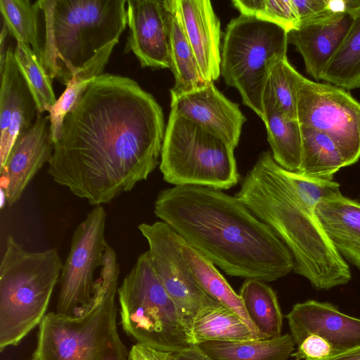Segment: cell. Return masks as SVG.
<instances>
[{"label": "cell", "mask_w": 360, "mask_h": 360, "mask_svg": "<svg viewBox=\"0 0 360 360\" xmlns=\"http://www.w3.org/2000/svg\"><path fill=\"white\" fill-rule=\"evenodd\" d=\"M161 106L134 79L101 74L64 119L48 173L92 205L109 203L160 165Z\"/></svg>", "instance_id": "cell-1"}, {"label": "cell", "mask_w": 360, "mask_h": 360, "mask_svg": "<svg viewBox=\"0 0 360 360\" xmlns=\"http://www.w3.org/2000/svg\"><path fill=\"white\" fill-rule=\"evenodd\" d=\"M154 214L231 276L271 282L294 271L290 251L272 229L221 190L165 188L157 195Z\"/></svg>", "instance_id": "cell-2"}, {"label": "cell", "mask_w": 360, "mask_h": 360, "mask_svg": "<svg viewBox=\"0 0 360 360\" xmlns=\"http://www.w3.org/2000/svg\"><path fill=\"white\" fill-rule=\"evenodd\" d=\"M235 196L281 239L294 258V271L313 287L328 290L349 282V265L269 151L260 154Z\"/></svg>", "instance_id": "cell-3"}, {"label": "cell", "mask_w": 360, "mask_h": 360, "mask_svg": "<svg viewBox=\"0 0 360 360\" xmlns=\"http://www.w3.org/2000/svg\"><path fill=\"white\" fill-rule=\"evenodd\" d=\"M120 264L108 244L92 299L79 315L47 313L30 360H129L117 328Z\"/></svg>", "instance_id": "cell-4"}, {"label": "cell", "mask_w": 360, "mask_h": 360, "mask_svg": "<svg viewBox=\"0 0 360 360\" xmlns=\"http://www.w3.org/2000/svg\"><path fill=\"white\" fill-rule=\"evenodd\" d=\"M45 22L42 65L67 85L127 24L126 0H38Z\"/></svg>", "instance_id": "cell-5"}, {"label": "cell", "mask_w": 360, "mask_h": 360, "mask_svg": "<svg viewBox=\"0 0 360 360\" xmlns=\"http://www.w3.org/2000/svg\"><path fill=\"white\" fill-rule=\"evenodd\" d=\"M0 264V351L17 346L46 314L63 262L55 249L29 252L6 237Z\"/></svg>", "instance_id": "cell-6"}, {"label": "cell", "mask_w": 360, "mask_h": 360, "mask_svg": "<svg viewBox=\"0 0 360 360\" xmlns=\"http://www.w3.org/2000/svg\"><path fill=\"white\" fill-rule=\"evenodd\" d=\"M117 296L122 329L137 343L172 353L195 346L148 251L137 257L118 288Z\"/></svg>", "instance_id": "cell-7"}, {"label": "cell", "mask_w": 360, "mask_h": 360, "mask_svg": "<svg viewBox=\"0 0 360 360\" xmlns=\"http://www.w3.org/2000/svg\"><path fill=\"white\" fill-rule=\"evenodd\" d=\"M234 149L171 109L159 168L174 186L227 190L240 179Z\"/></svg>", "instance_id": "cell-8"}, {"label": "cell", "mask_w": 360, "mask_h": 360, "mask_svg": "<svg viewBox=\"0 0 360 360\" xmlns=\"http://www.w3.org/2000/svg\"><path fill=\"white\" fill-rule=\"evenodd\" d=\"M288 44L285 29L254 16L240 14L229 22L224 33L220 75L262 120L268 75L276 60L287 57Z\"/></svg>", "instance_id": "cell-9"}, {"label": "cell", "mask_w": 360, "mask_h": 360, "mask_svg": "<svg viewBox=\"0 0 360 360\" xmlns=\"http://www.w3.org/2000/svg\"><path fill=\"white\" fill-rule=\"evenodd\" d=\"M297 120L301 125L328 135L339 148L345 167L360 158V103L345 89L300 75Z\"/></svg>", "instance_id": "cell-10"}, {"label": "cell", "mask_w": 360, "mask_h": 360, "mask_svg": "<svg viewBox=\"0 0 360 360\" xmlns=\"http://www.w3.org/2000/svg\"><path fill=\"white\" fill-rule=\"evenodd\" d=\"M138 229L148 242L153 267L192 338L198 317L220 302L208 295L195 279L179 251L176 233L168 224L162 221L142 223Z\"/></svg>", "instance_id": "cell-11"}, {"label": "cell", "mask_w": 360, "mask_h": 360, "mask_svg": "<svg viewBox=\"0 0 360 360\" xmlns=\"http://www.w3.org/2000/svg\"><path fill=\"white\" fill-rule=\"evenodd\" d=\"M105 223L104 207L96 205L74 231L58 282L57 313L76 316L90 303L96 282L94 274L103 264L108 244Z\"/></svg>", "instance_id": "cell-12"}, {"label": "cell", "mask_w": 360, "mask_h": 360, "mask_svg": "<svg viewBox=\"0 0 360 360\" xmlns=\"http://www.w3.org/2000/svg\"><path fill=\"white\" fill-rule=\"evenodd\" d=\"M171 95V109L235 148L246 118L237 103L231 101L209 82L202 87Z\"/></svg>", "instance_id": "cell-13"}, {"label": "cell", "mask_w": 360, "mask_h": 360, "mask_svg": "<svg viewBox=\"0 0 360 360\" xmlns=\"http://www.w3.org/2000/svg\"><path fill=\"white\" fill-rule=\"evenodd\" d=\"M53 150L49 116L37 113L32 126L18 136L0 169L1 189L8 206L20 200L31 180L50 162Z\"/></svg>", "instance_id": "cell-14"}, {"label": "cell", "mask_w": 360, "mask_h": 360, "mask_svg": "<svg viewBox=\"0 0 360 360\" xmlns=\"http://www.w3.org/2000/svg\"><path fill=\"white\" fill-rule=\"evenodd\" d=\"M129 35L125 51L142 68H170L168 14L165 1L128 0Z\"/></svg>", "instance_id": "cell-15"}, {"label": "cell", "mask_w": 360, "mask_h": 360, "mask_svg": "<svg viewBox=\"0 0 360 360\" xmlns=\"http://www.w3.org/2000/svg\"><path fill=\"white\" fill-rule=\"evenodd\" d=\"M286 319L297 346L311 334L326 340L332 353L360 345V319L342 313L330 302L309 300L297 303Z\"/></svg>", "instance_id": "cell-16"}, {"label": "cell", "mask_w": 360, "mask_h": 360, "mask_svg": "<svg viewBox=\"0 0 360 360\" xmlns=\"http://www.w3.org/2000/svg\"><path fill=\"white\" fill-rule=\"evenodd\" d=\"M1 73L0 169L19 136L34 124L37 108L35 101L17 65L14 50L7 48Z\"/></svg>", "instance_id": "cell-17"}, {"label": "cell", "mask_w": 360, "mask_h": 360, "mask_svg": "<svg viewBox=\"0 0 360 360\" xmlns=\"http://www.w3.org/2000/svg\"><path fill=\"white\" fill-rule=\"evenodd\" d=\"M353 16L347 12L331 10L314 19L303 22L288 32V41L301 54L305 70L316 81L321 80L326 66L342 43Z\"/></svg>", "instance_id": "cell-18"}, {"label": "cell", "mask_w": 360, "mask_h": 360, "mask_svg": "<svg viewBox=\"0 0 360 360\" xmlns=\"http://www.w3.org/2000/svg\"><path fill=\"white\" fill-rule=\"evenodd\" d=\"M183 24L206 82L220 76V21L208 0H179Z\"/></svg>", "instance_id": "cell-19"}, {"label": "cell", "mask_w": 360, "mask_h": 360, "mask_svg": "<svg viewBox=\"0 0 360 360\" xmlns=\"http://www.w3.org/2000/svg\"><path fill=\"white\" fill-rule=\"evenodd\" d=\"M315 212L341 257L360 270V202L340 192L322 200Z\"/></svg>", "instance_id": "cell-20"}, {"label": "cell", "mask_w": 360, "mask_h": 360, "mask_svg": "<svg viewBox=\"0 0 360 360\" xmlns=\"http://www.w3.org/2000/svg\"><path fill=\"white\" fill-rule=\"evenodd\" d=\"M168 14L170 70L174 85L170 94H181L202 87V77L195 54L184 30L179 0H165Z\"/></svg>", "instance_id": "cell-21"}, {"label": "cell", "mask_w": 360, "mask_h": 360, "mask_svg": "<svg viewBox=\"0 0 360 360\" xmlns=\"http://www.w3.org/2000/svg\"><path fill=\"white\" fill-rule=\"evenodd\" d=\"M175 238L186 265L205 292L236 312L257 334L240 295L233 290L214 265L176 233Z\"/></svg>", "instance_id": "cell-22"}, {"label": "cell", "mask_w": 360, "mask_h": 360, "mask_svg": "<svg viewBox=\"0 0 360 360\" xmlns=\"http://www.w3.org/2000/svg\"><path fill=\"white\" fill-rule=\"evenodd\" d=\"M197 346L214 360H288L295 344L290 333L268 340H210Z\"/></svg>", "instance_id": "cell-23"}, {"label": "cell", "mask_w": 360, "mask_h": 360, "mask_svg": "<svg viewBox=\"0 0 360 360\" xmlns=\"http://www.w3.org/2000/svg\"><path fill=\"white\" fill-rule=\"evenodd\" d=\"M239 295L258 340L281 336L283 314L275 291L264 281L246 279Z\"/></svg>", "instance_id": "cell-24"}, {"label": "cell", "mask_w": 360, "mask_h": 360, "mask_svg": "<svg viewBox=\"0 0 360 360\" xmlns=\"http://www.w3.org/2000/svg\"><path fill=\"white\" fill-rule=\"evenodd\" d=\"M267 140L275 162L289 172H297L301 164L302 127L271 106L264 107Z\"/></svg>", "instance_id": "cell-25"}, {"label": "cell", "mask_w": 360, "mask_h": 360, "mask_svg": "<svg viewBox=\"0 0 360 360\" xmlns=\"http://www.w3.org/2000/svg\"><path fill=\"white\" fill-rule=\"evenodd\" d=\"M119 40H115L102 49L78 70L66 85V89L56 103L48 110L51 123V137L55 143L60 139L66 115L85 91L89 84L103 74L112 50Z\"/></svg>", "instance_id": "cell-26"}, {"label": "cell", "mask_w": 360, "mask_h": 360, "mask_svg": "<svg viewBox=\"0 0 360 360\" xmlns=\"http://www.w3.org/2000/svg\"><path fill=\"white\" fill-rule=\"evenodd\" d=\"M300 174L333 180L334 174L345 167L342 155L333 140L315 129L301 125Z\"/></svg>", "instance_id": "cell-27"}, {"label": "cell", "mask_w": 360, "mask_h": 360, "mask_svg": "<svg viewBox=\"0 0 360 360\" xmlns=\"http://www.w3.org/2000/svg\"><path fill=\"white\" fill-rule=\"evenodd\" d=\"M340 48L324 70L321 80L343 89L360 88V6Z\"/></svg>", "instance_id": "cell-28"}, {"label": "cell", "mask_w": 360, "mask_h": 360, "mask_svg": "<svg viewBox=\"0 0 360 360\" xmlns=\"http://www.w3.org/2000/svg\"><path fill=\"white\" fill-rule=\"evenodd\" d=\"M191 337L195 345L210 340H258L257 334L236 312L221 303L198 317Z\"/></svg>", "instance_id": "cell-29"}, {"label": "cell", "mask_w": 360, "mask_h": 360, "mask_svg": "<svg viewBox=\"0 0 360 360\" xmlns=\"http://www.w3.org/2000/svg\"><path fill=\"white\" fill-rule=\"evenodd\" d=\"M0 11L8 34L29 45L41 63L43 45L39 39V1L0 0ZM42 64V63H41Z\"/></svg>", "instance_id": "cell-30"}, {"label": "cell", "mask_w": 360, "mask_h": 360, "mask_svg": "<svg viewBox=\"0 0 360 360\" xmlns=\"http://www.w3.org/2000/svg\"><path fill=\"white\" fill-rule=\"evenodd\" d=\"M300 76L287 57L276 60L269 70L264 86L263 108L271 106L288 118L297 120V92Z\"/></svg>", "instance_id": "cell-31"}, {"label": "cell", "mask_w": 360, "mask_h": 360, "mask_svg": "<svg viewBox=\"0 0 360 360\" xmlns=\"http://www.w3.org/2000/svg\"><path fill=\"white\" fill-rule=\"evenodd\" d=\"M14 57L35 101L37 113L48 112L57 101L52 86V79L29 45L17 41Z\"/></svg>", "instance_id": "cell-32"}, {"label": "cell", "mask_w": 360, "mask_h": 360, "mask_svg": "<svg viewBox=\"0 0 360 360\" xmlns=\"http://www.w3.org/2000/svg\"><path fill=\"white\" fill-rule=\"evenodd\" d=\"M231 2L241 15L270 21L288 32L300 25L291 0H233Z\"/></svg>", "instance_id": "cell-33"}, {"label": "cell", "mask_w": 360, "mask_h": 360, "mask_svg": "<svg viewBox=\"0 0 360 360\" xmlns=\"http://www.w3.org/2000/svg\"><path fill=\"white\" fill-rule=\"evenodd\" d=\"M284 172L300 200L311 210L315 211L322 200L340 192V185L333 180L307 176L285 169Z\"/></svg>", "instance_id": "cell-34"}, {"label": "cell", "mask_w": 360, "mask_h": 360, "mask_svg": "<svg viewBox=\"0 0 360 360\" xmlns=\"http://www.w3.org/2000/svg\"><path fill=\"white\" fill-rule=\"evenodd\" d=\"M333 348L323 338L316 334L308 335L298 346L291 356L295 360L321 359L331 354Z\"/></svg>", "instance_id": "cell-35"}, {"label": "cell", "mask_w": 360, "mask_h": 360, "mask_svg": "<svg viewBox=\"0 0 360 360\" xmlns=\"http://www.w3.org/2000/svg\"><path fill=\"white\" fill-rule=\"evenodd\" d=\"M300 23L318 18L330 11L329 0H291Z\"/></svg>", "instance_id": "cell-36"}, {"label": "cell", "mask_w": 360, "mask_h": 360, "mask_svg": "<svg viewBox=\"0 0 360 360\" xmlns=\"http://www.w3.org/2000/svg\"><path fill=\"white\" fill-rule=\"evenodd\" d=\"M172 354L136 343L129 352V360H171Z\"/></svg>", "instance_id": "cell-37"}, {"label": "cell", "mask_w": 360, "mask_h": 360, "mask_svg": "<svg viewBox=\"0 0 360 360\" xmlns=\"http://www.w3.org/2000/svg\"><path fill=\"white\" fill-rule=\"evenodd\" d=\"M171 360H214L205 354L197 345L178 353H172Z\"/></svg>", "instance_id": "cell-38"}, {"label": "cell", "mask_w": 360, "mask_h": 360, "mask_svg": "<svg viewBox=\"0 0 360 360\" xmlns=\"http://www.w3.org/2000/svg\"><path fill=\"white\" fill-rule=\"evenodd\" d=\"M305 360H360V345L345 351L332 353L325 358L306 359Z\"/></svg>", "instance_id": "cell-39"}, {"label": "cell", "mask_w": 360, "mask_h": 360, "mask_svg": "<svg viewBox=\"0 0 360 360\" xmlns=\"http://www.w3.org/2000/svg\"><path fill=\"white\" fill-rule=\"evenodd\" d=\"M8 34L6 26L3 23L0 33V71L3 69L7 49H6V36Z\"/></svg>", "instance_id": "cell-40"}]
</instances>
